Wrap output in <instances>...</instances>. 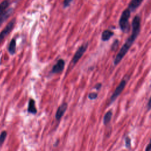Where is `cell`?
I'll return each instance as SVG.
<instances>
[{
    "instance_id": "1",
    "label": "cell",
    "mask_w": 151,
    "mask_h": 151,
    "mask_svg": "<svg viewBox=\"0 0 151 151\" xmlns=\"http://www.w3.org/2000/svg\"><path fill=\"white\" fill-rule=\"evenodd\" d=\"M140 17L139 15H136L132 21V32L130 37L126 40L125 43L123 45L119 52L116 55V57L114 60V64L117 65L121 60L123 58L124 55L127 54L129 50L137 38L140 31Z\"/></svg>"
},
{
    "instance_id": "2",
    "label": "cell",
    "mask_w": 151,
    "mask_h": 151,
    "mask_svg": "<svg viewBox=\"0 0 151 151\" xmlns=\"http://www.w3.org/2000/svg\"><path fill=\"white\" fill-rule=\"evenodd\" d=\"M130 13H131V11L128 8H127L123 11L120 16L119 24V26L121 30L123 32H127L129 31V20L130 17Z\"/></svg>"
},
{
    "instance_id": "3",
    "label": "cell",
    "mask_w": 151,
    "mask_h": 151,
    "mask_svg": "<svg viewBox=\"0 0 151 151\" xmlns=\"http://www.w3.org/2000/svg\"><path fill=\"white\" fill-rule=\"evenodd\" d=\"M88 46V42H87L84 43L78 48V49L77 50L75 54L74 55V57L72 60V62L74 64H76L78 62V61L81 58V57L83 55V54L87 50Z\"/></svg>"
},
{
    "instance_id": "4",
    "label": "cell",
    "mask_w": 151,
    "mask_h": 151,
    "mask_svg": "<svg viewBox=\"0 0 151 151\" xmlns=\"http://www.w3.org/2000/svg\"><path fill=\"white\" fill-rule=\"evenodd\" d=\"M15 24V19H12L11 21L8 22V24L5 26V27L3 29V30L0 32V44L2 41L5 39L6 36H7L10 32L12 30Z\"/></svg>"
},
{
    "instance_id": "5",
    "label": "cell",
    "mask_w": 151,
    "mask_h": 151,
    "mask_svg": "<svg viewBox=\"0 0 151 151\" xmlns=\"http://www.w3.org/2000/svg\"><path fill=\"white\" fill-rule=\"evenodd\" d=\"M127 81L124 80H122L120 84L117 86L116 88L112 94L111 97H110V103L113 102L115 101V100L117 99V97L121 94V93L123 91L126 85Z\"/></svg>"
},
{
    "instance_id": "6",
    "label": "cell",
    "mask_w": 151,
    "mask_h": 151,
    "mask_svg": "<svg viewBox=\"0 0 151 151\" xmlns=\"http://www.w3.org/2000/svg\"><path fill=\"white\" fill-rule=\"evenodd\" d=\"M65 61L63 59H60L57 61V63L53 66L51 73L53 74H58L61 73L64 68L65 67Z\"/></svg>"
},
{
    "instance_id": "7",
    "label": "cell",
    "mask_w": 151,
    "mask_h": 151,
    "mask_svg": "<svg viewBox=\"0 0 151 151\" xmlns=\"http://www.w3.org/2000/svg\"><path fill=\"white\" fill-rule=\"evenodd\" d=\"M67 107L68 104L67 103H64L58 107L55 115V118L57 120H60L61 119V117L64 114L65 111L67 110Z\"/></svg>"
},
{
    "instance_id": "8",
    "label": "cell",
    "mask_w": 151,
    "mask_h": 151,
    "mask_svg": "<svg viewBox=\"0 0 151 151\" xmlns=\"http://www.w3.org/2000/svg\"><path fill=\"white\" fill-rule=\"evenodd\" d=\"M143 0H132L129 4L128 9L132 12L135 11L141 4Z\"/></svg>"
},
{
    "instance_id": "9",
    "label": "cell",
    "mask_w": 151,
    "mask_h": 151,
    "mask_svg": "<svg viewBox=\"0 0 151 151\" xmlns=\"http://www.w3.org/2000/svg\"><path fill=\"white\" fill-rule=\"evenodd\" d=\"M114 35V32L109 29H106L103 31L101 34V40L103 41H107Z\"/></svg>"
},
{
    "instance_id": "10",
    "label": "cell",
    "mask_w": 151,
    "mask_h": 151,
    "mask_svg": "<svg viewBox=\"0 0 151 151\" xmlns=\"http://www.w3.org/2000/svg\"><path fill=\"white\" fill-rule=\"evenodd\" d=\"M28 112L32 114H36L37 112V110L35 107V102L33 99H30L29 101L28 106Z\"/></svg>"
},
{
    "instance_id": "11",
    "label": "cell",
    "mask_w": 151,
    "mask_h": 151,
    "mask_svg": "<svg viewBox=\"0 0 151 151\" xmlns=\"http://www.w3.org/2000/svg\"><path fill=\"white\" fill-rule=\"evenodd\" d=\"M12 9H9L7 11H5L4 13H3L1 15H0V26L4 23L11 15L12 12Z\"/></svg>"
},
{
    "instance_id": "12",
    "label": "cell",
    "mask_w": 151,
    "mask_h": 151,
    "mask_svg": "<svg viewBox=\"0 0 151 151\" xmlns=\"http://www.w3.org/2000/svg\"><path fill=\"white\" fill-rule=\"evenodd\" d=\"M113 116V113L111 110H109L108 111L106 112V113L104 114V117H103V123L104 125L108 124L112 117Z\"/></svg>"
},
{
    "instance_id": "13",
    "label": "cell",
    "mask_w": 151,
    "mask_h": 151,
    "mask_svg": "<svg viewBox=\"0 0 151 151\" xmlns=\"http://www.w3.org/2000/svg\"><path fill=\"white\" fill-rule=\"evenodd\" d=\"M9 5V0H4L0 4V15L5 12Z\"/></svg>"
},
{
    "instance_id": "14",
    "label": "cell",
    "mask_w": 151,
    "mask_h": 151,
    "mask_svg": "<svg viewBox=\"0 0 151 151\" xmlns=\"http://www.w3.org/2000/svg\"><path fill=\"white\" fill-rule=\"evenodd\" d=\"M16 51V41L15 39H12L8 47V51L11 54H15Z\"/></svg>"
},
{
    "instance_id": "15",
    "label": "cell",
    "mask_w": 151,
    "mask_h": 151,
    "mask_svg": "<svg viewBox=\"0 0 151 151\" xmlns=\"http://www.w3.org/2000/svg\"><path fill=\"white\" fill-rule=\"evenodd\" d=\"M6 136H7V133L6 131L2 132V133L0 134V146H1L4 143Z\"/></svg>"
},
{
    "instance_id": "16",
    "label": "cell",
    "mask_w": 151,
    "mask_h": 151,
    "mask_svg": "<svg viewBox=\"0 0 151 151\" xmlns=\"http://www.w3.org/2000/svg\"><path fill=\"white\" fill-rule=\"evenodd\" d=\"M118 46H119V40H115L111 46V50L113 51H115L117 49Z\"/></svg>"
},
{
    "instance_id": "17",
    "label": "cell",
    "mask_w": 151,
    "mask_h": 151,
    "mask_svg": "<svg viewBox=\"0 0 151 151\" xmlns=\"http://www.w3.org/2000/svg\"><path fill=\"white\" fill-rule=\"evenodd\" d=\"M125 146L126 148H130L131 147V139L129 136L125 138Z\"/></svg>"
},
{
    "instance_id": "18",
    "label": "cell",
    "mask_w": 151,
    "mask_h": 151,
    "mask_svg": "<svg viewBox=\"0 0 151 151\" xmlns=\"http://www.w3.org/2000/svg\"><path fill=\"white\" fill-rule=\"evenodd\" d=\"M97 97H98V94L94 92L90 93L88 95V98L90 100H94V99H97Z\"/></svg>"
},
{
    "instance_id": "19",
    "label": "cell",
    "mask_w": 151,
    "mask_h": 151,
    "mask_svg": "<svg viewBox=\"0 0 151 151\" xmlns=\"http://www.w3.org/2000/svg\"><path fill=\"white\" fill-rule=\"evenodd\" d=\"M72 1L73 0H64V2H63L64 7H65V8L68 7L70 5Z\"/></svg>"
},
{
    "instance_id": "20",
    "label": "cell",
    "mask_w": 151,
    "mask_h": 151,
    "mask_svg": "<svg viewBox=\"0 0 151 151\" xmlns=\"http://www.w3.org/2000/svg\"><path fill=\"white\" fill-rule=\"evenodd\" d=\"M101 87V83H97V84L94 87V88H96L97 90H100Z\"/></svg>"
},
{
    "instance_id": "21",
    "label": "cell",
    "mask_w": 151,
    "mask_h": 151,
    "mask_svg": "<svg viewBox=\"0 0 151 151\" xmlns=\"http://www.w3.org/2000/svg\"><path fill=\"white\" fill-rule=\"evenodd\" d=\"M150 101H151V99L149 98L148 103H147V110H150Z\"/></svg>"
},
{
    "instance_id": "22",
    "label": "cell",
    "mask_w": 151,
    "mask_h": 151,
    "mask_svg": "<svg viewBox=\"0 0 151 151\" xmlns=\"http://www.w3.org/2000/svg\"><path fill=\"white\" fill-rule=\"evenodd\" d=\"M151 150L150 143H149L147 145V146H146V149H145V150H146V151H149V150Z\"/></svg>"
}]
</instances>
